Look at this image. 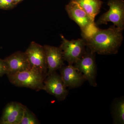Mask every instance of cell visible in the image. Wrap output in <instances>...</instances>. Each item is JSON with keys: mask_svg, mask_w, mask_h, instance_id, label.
<instances>
[{"mask_svg": "<svg viewBox=\"0 0 124 124\" xmlns=\"http://www.w3.org/2000/svg\"><path fill=\"white\" fill-rule=\"evenodd\" d=\"M6 66L4 60L0 59V77L6 74Z\"/></svg>", "mask_w": 124, "mask_h": 124, "instance_id": "e0dca14e", "label": "cell"}, {"mask_svg": "<svg viewBox=\"0 0 124 124\" xmlns=\"http://www.w3.org/2000/svg\"><path fill=\"white\" fill-rule=\"evenodd\" d=\"M95 53L86 48L84 54L75 63L74 67L84 76L91 86H97Z\"/></svg>", "mask_w": 124, "mask_h": 124, "instance_id": "8992f818", "label": "cell"}, {"mask_svg": "<svg viewBox=\"0 0 124 124\" xmlns=\"http://www.w3.org/2000/svg\"><path fill=\"white\" fill-rule=\"evenodd\" d=\"M47 76L44 81V90L53 95L59 101H63L68 95V91L61 76L55 71Z\"/></svg>", "mask_w": 124, "mask_h": 124, "instance_id": "ba28073f", "label": "cell"}, {"mask_svg": "<svg viewBox=\"0 0 124 124\" xmlns=\"http://www.w3.org/2000/svg\"><path fill=\"white\" fill-rule=\"evenodd\" d=\"M59 70L62 79L66 87L70 88H77L86 80L84 76L71 64L64 65Z\"/></svg>", "mask_w": 124, "mask_h": 124, "instance_id": "7c38bea8", "label": "cell"}, {"mask_svg": "<svg viewBox=\"0 0 124 124\" xmlns=\"http://www.w3.org/2000/svg\"><path fill=\"white\" fill-rule=\"evenodd\" d=\"M7 76L10 82L15 86L37 91L44 90V81L46 76L34 68Z\"/></svg>", "mask_w": 124, "mask_h": 124, "instance_id": "7a4b0ae2", "label": "cell"}, {"mask_svg": "<svg viewBox=\"0 0 124 124\" xmlns=\"http://www.w3.org/2000/svg\"><path fill=\"white\" fill-rule=\"evenodd\" d=\"M13 0H0V8H11L14 6Z\"/></svg>", "mask_w": 124, "mask_h": 124, "instance_id": "2e32d148", "label": "cell"}, {"mask_svg": "<svg viewBox=\"0 0 124 124\" xmlns=\"http://www.w3.org/2000/svg\"><path fill=\"white\" fill-rule=\"evenodd\" d=\"M62 39L60 47L64 61L72 65L80 59L86 51V43L84 39L69 40L61 35Z\"/></svg>", "mask_w": 124, "mask_h": 124, "instance_id": "277c9868", "label": "cell"}, {"mask_svg": "<svg viewBox=\"0 0 124 124\" xmlns=\"http://www.w3.org/2000/svg\"><path fill=\"white\" fill-rule=\"evenodd\" d=\"M112 115L114 123L124 124V100L121 98L116 101L113 104Z\"/></svg>", "mask_w": 124, "mask_h": 124, "instance_id": "5bb4252c", "label": "cell"}, {"mask_svg": "<svg viewBox=\"0 0 124 124\" xmlns=\"http://www.w3.org/2000/svg\"><path fill=\"white\" fill-rule=\"evenodd\" d=\"M4 60L6 66L7 75L27 70L31 68L25 52L17 51Z\"/></svg>", "mask_w": 124, "mask_h": 124, "instance_id": "9c48e42d", "label": "cell"}, {"mask_svg": "<svg viewBox=\"0 0 124 124\" xmlns=\"http://www.w3.org/2000/svg\"><path fill=\"white\" fill-rule=\"evenodd\" d=\"M109 10L103 14L97 21V26L103 24H107L111 22L113 26L119 28H124V1L123 0H109L107 4Z\"/></svg>", "mask_w": 124, "mask_h": 124, "instance_id": "5b68a950", "label": "cell"}, {"mask_svg": "<svg viewBox=\"0 0 124 124\" xmlns=\"http://www.w3.org/2000/svg\"><path fill=\"white\" fill-rule=\"evenodd\" d=\"M23 0H13V2L14 5H15L17 4L19 2H20L21 1Z\"/></svg>", "mask_w": 124, "mask_h": 124, "instance_id": "ac0fdd59", "label": "cell"}, {"mask_svg": "<svg viewBox=\"0 0 124 124\" xmlns=\"http://www.w3.org/2000/svg\"><path fill=\"white\" fill-rule=\"evenodd\" d=\"M76 2L94 20L100 13L103 2L101 0H70Z\"/></svg>", "mask_w": 124, "mask_h": 124, "instance_id": "4fadbf2b", "label": "cell"}, {"mask_svg": "<svg viewBox=\"0 0 124 124\" xmlns=\"http://www.w3.org/2000/svg\"><path fill=\"white\" fill-rule=\"evenodd\" d=\"M65 8L70 18L79 26L82 38L88 35L97 26L94 20L76 2L70 1Z\"/></svg>", "mask_w": 124, "mask_h": 124, "instance_id": "3957f363", "label": "cell"}, {"mask_svg": "<svg viewBox=\"0 0 124 124\" xmlns=\"http://www.w3.org/2000/svg\"><path fill=\"white\" fill-rule=\"evenodd\" d=\"M26 107L17 102L8 103L3 110L0 124H20Z\"/></svg>", "mask_w": 124, "mask_h": 124, "instance_id": "30bf717a", "label": "cell"}, {"mask_svg": "<svg viewBox=\"0 0 124 124\" xmlns=\"http://www.w3.org/2000/svg\"><path fill=\"white\" fill-rule=\"evenodd\" d=\"M44 47L48 69L47 76L59 70L64 66V60L60 46L55 47L45 45Z\"/></svg>", "mask_w": 124, "mask_h": 124, "instance_id": "8fae6325", "label": "cell"}, {"mask_svg": "<svg viewBox=\"0 0 124 124\" xmlns=\"http://www.w3.org/2000/svg\"><path fill=\"white\" fill-rule=\"evenodd\" d=\"M124 29L111 26L101 29L97 27L84 38L86 48L93 53L103 55L117 53L123 40Z\"/></svg>", "mask_w": 124, "mask_h": 124, "instance_id": "6da1fadb", "label": "cell"}, {"mask_svg": "<svg viewBox=\"0 0 124 124\" xmlns=\"http://www.w3.org/2000/svg\"><path fill=\"white\" fill-rule=\"evenodd\" d=\"M40 122L35 115L26 108L20 124H39Z\"/></svg>", "mask_w": 124, "mask_h": 124, "instance_id": "9a60e30c", "label": "cell"}, {"mask_svg": "<svg viewBox=\"0 0 124 124\" xmlns=\"http://www.w3.org/2000/svg\"><path fill=\"white\" fill-rule=\"evenodd\" d=\"M31 68L37 69L47 76V67L44 46L32 41L25 51Z\"/></svg>", "mask_w": 124, "mask_h": 124, "instance_id": "52a82bcc", "label": "cell"}]
</instances>
